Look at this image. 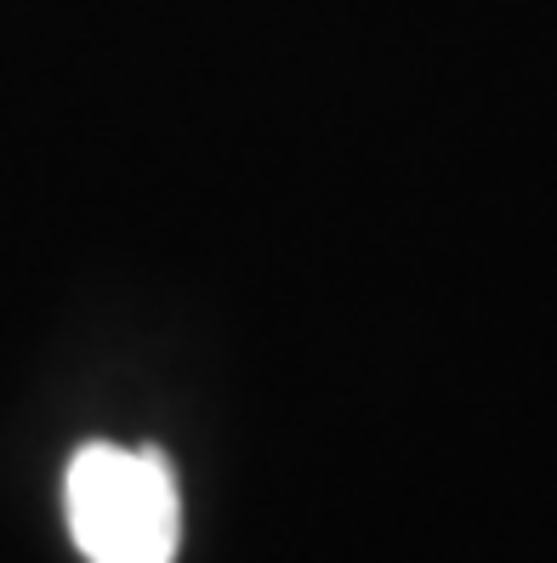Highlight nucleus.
<instances>
[{
	"label": "nucleus",
	"instance_id": "f257e3e1",
	"mask_svg": "<svg viewBox=\"0 0 557 563\" xmlns=\"http://www.w3.org/2000/svg\"><path fill=\"white\" fill-rule=\"evenodd\" d=\"M63 512L86 563H177L182 489L154 444H80L63 473Z\"/></svg>",
	"mask_w": 557,
	"mask_h": 563
}]
</instances>
